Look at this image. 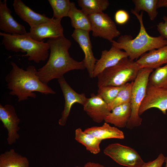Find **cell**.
<instances>
[{"instance_id": "1", "label": "cell", "mask_w": 167, "mask_h": 167, "mask_svg": "<svg viewBox=\"0 0 167 167\" xmlns=\"http://www.w3.org/2000/svg\"><path fill=\"white\" fill-rule=\"evenodd\" d=\"M47 42L50 51L48 60L37 70V75L42 83L47 84L51 80L61 78L69 71L86 68L83 61L78 62L70 56L69 50L72 43L64 36L48 39Z\"/></svg>"}, {"instance_id": "2", "label": "cell", "mask_w": 167, "mask_h": 167, "mask_svg": "<svg viewBox=\"0 0 167 167\" xmlns=\"http://www.w3.org/2000/svg\"><path fill=\"white\" fill-rule=\"evenodd\" d=\"M11 65L12 69L6 75L5 80L9 94L17 96L19 102L27 100L29 97L35 98L34 92L45 95L55 94L47 84L41 81L34 66L29 65L24 70L14 62H11Z\"/></svg>"}, {"instance_id": "3", "label": "cell", "mask_w": 167, "mask_h": 167, "mask_svg": "<svg viewBox=\"0 0 167 167\" xmlns=\"http://www.w3.org/2000/svg\"><path fill=\"white\" fill-rule=\"evenodd\" d=\"M131 12L139 21L140 28L138 34L134 38L129 35H121L117 41H113L111 42L112 45L124 50L128 57L134 60L147 51L158 49L167 45V41L161 36H152L147 32L143 23V11L139 14L132 9Z\"/></svg>"}, {"instance_id": "4", "label": "cell", "mask_w": 167, "mask_h": 167, "mask_svg": "<svg viewBox=\"0 0 167 167\" xmlns=\"http://www.w3.org/2000/svg\"><path fill=\"white\" fill-rule=\"evenodd\" d=\"M0 35L3 37L2 43L6 49L16 52H26L22 56L28 57L30 61L39 63L49 57L48 44L44 41H39L34 40L29 32L22 35L0 32Z\"/></svg>"}, {"instance_id": "5", "label": "cell", "mask_w": 167, "mask_h": 167, "mask_svg": "<svg viewBox=\"0 0 167 167\" xmlns=\"http://www.w3.org/2000/svg\"><path fill=\"white\" fill-rule=\"evenodd\" d=\"M140 69L136 61L128 57L124 58L98 75L97 87L120 86L133 81Z\"/></svg>"}, {"instance_id": "6", "label": "cell", "mask_w": 167, "mask_h": 167, "mask_svg": "<svg viewBox=\"0 0 167 167\" xmlns=\"http://www.w3.org/2000/svg\"><path fill=\"white\" fill-rule=\"evenodd\" d=\"M153 71V70L151 69L140 68L133 81L131 102V112L126 127L127 129H131L141 124L142 119L139 115V110L146 95L149 76Z\"/></svg>"}, {"instance_id": "7", "label": "cell", "mask_w": 167, "mask_h": 167, "mask_svg": "<svg viewBox=\"0 0 167 167\" xmlns=\"http://www.w3.org/2000/svg\"><path fill=\"white\" fill-rule=\"evenodd\" d=\"M104 154L118 164L127 167H141L145 163L134 149L118 143L110 144Z\"/></svg>"}, {"instance_id": "8", "label": "cell", "mask_w": 167, "mask_h": 167, "mask_svg": "<svg viewBox=\"0 0 167 167\" xmlns=\"http://www.w3.org/2000/svg\"><path fill=\"white\" fill-rule=\"evenodd\" d=\"M92 35L106 39L110 42L121 34L115 23L107 14L103 12L88 15Z\"/></svg>"}, {"instance_id": "9", "label": "cell", "mask_w": 167, "mask_h": 167, "mask_svg": "<svg viewBox=\"0 0 167 167\" xmlns=\"http://www.w3.org/2000/svg\"><path fill=\"white\" fill-rule=\"evenodd\" d=\"M152 108L159 109L164 114L167 110V88L153 86L148 83L145 96L141 105L139 112L142 115Z\"/></svg>"}, {"instance_id": "10", "label": "cell", "mask_w": 167, "mask_h": 167, "mask_svg": "<svg viewBox=\"0 0 167 167\" xmlns=\"http://www.w3.org/2000/svg\"><path fill=\"white\" fill-rule=\"evenodd\" d=\"M58 80L65 100L64 108L58 121L59 125L63 126L66 124L72 106L76 103L83 105L87 98L85 94H79L74 90L67 82L64 76Z\"/></svg>"}, {"instance_id": "11", "label": "cell", "mask_w": 167, "mask_h": 167, "mask_svg": "<svg viewBox=\"0 0 167 167\" xmlns=\"http://www.w3.org/2000/svg\"><path fill=\"white\" fill-rule=\"evenodd\" d=\"M0 120L8 131L7 140L9 145L15 143L20 137L18 133L20 128V120L16 112L14 107L12 105H0Z\"/></svg>"}, {"instance_id": "12", "label": "cell", "mask_w": 167, "mask_h": 167, "mask_svg": "<svg viewBox=\"0 0 167 167\" xmlns=\"http://www.w3.org/2000/svg\"><path fill=\"white\" fill-rule=\"evenodd\" d=\"M75 41L79 44L84 54L83 60L90 78H93V72L97 59L94 56L89 32L75 29L71 35Z\"/></svg>"}, {"instance_id": "13", "label": "cell", "mask_w": 167, "mask_h": 167, "mask_svg": "<svg viewBox=\"0 0 167 167\" xmlns=\"http://www.w3.org/2000/svg\"><path fill=\"white\" fill-rule=\"evenodd\" d=\"M61 21L52 18L47 22L30 28L29 32L31 36L36 41H41L46 38H54L64 36V30Z\"/></svg>"}, {"instance_id": "14", "label": "cell", "mask_w": 167, "mask_h": 167, "mask_svg": "<svg viewBox=\"0 0 167 167\" xmlns=\"http://www.w3.org/2000/svg\"><path fill=\"white\" fill-rule=\"evenodd\" d=\"M83 106L84 110L95 122L100 123L111 112L108 105L97 94H91Z\"/></svg>"}, {"instance_id": "15", "label": "cell", "mask_w": 167, "mask_h": 167, "mask_svg": "<svg viewBox=\"0 0 167 167\" xmlns=\"http://www.w3.org/2000/svg\"><path fill=\"white\" fill-rule=\"evenodd\" d=\"M128 57L127 54L113 45L109 50L102 51L100 58L97 60L93 72V78L97 77L105 69L114 66L121 60Z\"/></svg>"}, {"instance_id": "16", "label": "cell", "mask_w": 167, "mask_h": 167, "mask_svg": "<svg viewBox=\"0 0 167 167\" xmlns=\"http://www.w3.org/2000/svg\"><path fill=\"white\" fill-rule=\"evenodd\" d=\"M0 29L10 34H23L26 33L25 27L17 22L11 15L6 0H0Z\"/></svg>"}, {"instance_id": "17", "label": "cell", "mask_w": 167, "mask_h": 167, "mask_svg": "<svg viewBox=\"0 0 167 167\" xmlns=\"http://www.w3.org/2000/svg\"><path fill=\"white\" fill-rule=\"evenodd\" d=\"M140 68L156 69L167 64V45L149 51L135 61Z\"/></svg>"}, {"instance_id": "18", "label": "cell", "mask_w": 167, "mask_h": 167, "mask_svg": "<svg viewBox=\"0 0 167 167\" xmlns=\"http://www.w3.org/2000/svg\"><path fill=\"white\" fill-rule=\"evenodd\" d=\"M13 6L16 14L23 20L27 22L30 28L50 20L44 14L36 13L25 5L21 0H14Z\"/></svg>"}, {"instance_id": "19", "label": "cell", "mask_w": 167, "mask_h": 167, "mask_svg": "<svg viewBox=\"0 0 167 167\" xmlns=\"http://www.w3.org/2000/svg\"><path fill=\"white\" fill-rule=\"evenodd\" d=\"M131 112V103L121 105L114 107L105 119V122L119 128L126 127Z\"/></svg>"}, {"instance_id": "20", "label": "cell", "mask_w": 167, "mask_h": 167, "mask_svg": "<svg viewBox=\"0 0 167 167\" xmlns=\"http://www.w3.org/2000/svg\"><path fill=\"white\" fill-rule=\"evenodd\" d=\"M84 132L90 134L101 140L110 139H123L125 136L123 132L115 126H111L105 122L101 126H94L85 129Z\"/></svg>"}, {"instance_id": "21", "label": "cell", "mask_w": 167, "mask_h": 167, "mask_svg": "<svg viewBox=\"0 0 167 167\" xmlns=\"http://www.w3.org/2000/svg\"><path fill=\"white\" fill-rule=\"evenodd\" d=\"M68 17L70 18L71 26L75 29L83 30L89 32L91 31L88 15L85 14L81 10L77 9L74 2H71Z\"/></svg>"}, {"instance_id": "22", "label": "cell", "mask_w": 167, "mask_h": 167, "mask_svg": "<svg viewBox=\"0 0 167 167\" xmlns=\"http://www.w3.org/2000/svg\"><path fill=\"white\" fill-rule=\"evenodd\" d=\"M0 167H29V162L27 157L11 149L0 155Z\"/></svg>"}, {"instance_id": "23", "label": "cell", "mask_w": 167, "mask_h": 167, "mask_svg": "<svg viewBox=\"0 0 167 167\" xmlns=\"http://www.w3.org/2000/svg\"><path fill=\"white\" fill-rule=\"evenodd\" d=\"M75 139L84 145L87 150L95 154L100 152L101 140L90 134L84 132L80 128L75 130Z\"/></svg>"}, {"instance_id": "24", "label": "cell", "mask_w": 167, "mask_h": 167, "mask_svg": "<svg viewBox=\"0 0 167 167\" xmlns=\"http://www.w3.org/2000/svg\"><path fill=\"white\" fill-rule=\"evenodd\" d=\"M81 10L88 15L103 12L109 5L108 0H78Z\"/></svg>"}, {"instance_id": "25", "label": "cell", "mask_w": 167, "mask_h": 167, "mask_svg": "<svg viewBox=\"0 0 167 167\" xmlns=\"http://www.w3.org/2000/svg\"><path fill=\"white\" fill-rule=\"evenodd\" d=\"M158 0H133L135 6L132 9L135 12L139 13L140 11L147 12L151 20H153L157 16V3Z\"/></svg>"}, {"instance_id": "26", "label": "cell", "mask_w": 167, "mask_h": 167, "mask_svg": "<svg viewBox=\"0 0 167 167\" xmlns=\"http://www.w3.org/2000/svg\"><path fill=\"white\" fill-rule=\"evenodd\" d=\"M53 12V18L62 20L68 17L70 9L71 2L69 0H48Z\"/></svg>"}, {"instance_id": "27", "label": "cell", "mask_w": 167, "mask_h": 167, "mask_svg": "<svg viewBox=\"0 0 167 167\" xmlns=\"http://www.w3.org/2000/svg\"><path fill=\"white\" fill-rule=\"evenodd\" d=\"M148 84L156 87L167 88V64L153 71L149 76Z\"/></svg>"}, {"instance_id": "28", "label": "cell", "mask_w": 167, "mask_h": 167, "mask_svg": "<svg viewBox=\"0 0 167 167\" xmlns=\"http://www.w3.org/2000/svg\"><path fill=\"white\" fill-rule=\"evenodd\" d=\"M133 81L126 84L119 92L116 97L108 105L110 111L115 107L123 104L131 103Z\"/></svg>"}, {"instance_id": "29", "label": "cell", "mask_w": 167, "mask_h": 167, "mask_svg": "<svg viewBox=\"0 0 167 167\" xmlns=\"http://www.w3.org/2000/svg\"><path fill=\"white\" fill-rule=\"evenodd\" d=\"M125 85L120 86H107L99 88L97 95L108 105L115 99Z\"/></svg>"}, {"instance_id": "30", "label": "cell", "mask_w": 167, "mask_h": 167, "mask_svg": "<svg viewBox=\"0 0 167 167\" xmlns=\"http://www.w3.org/2000/svg\"><path fill=\"white\" fill-rule=\"evenodd\" d=\"M130 16L128 13L123 10L117 11L114 15V19L118 24L122 25L126 24L129 20Z\"/></svg>"}, {"instance_id": "31", "label": "cell", "mask_w": 167, "mask_h": 167, "mask_svg": "<svg viewBox=\"0 0 167 167\" xmlns=\"http://www.w3.org/2000/svg\"><path fill=\"white\" fill-rule=\"evenodd\" d=\"M165 158L163 154L161 153L154 160L145 162L141 167H162L165 162Z\"/></svg>"}, {"instance_id": "32", "label": "cell", "mask_w": 167, "mask_h": 167, "mask_svg": "<svg viewBox=\"0 0 167 167\" xmlns=\"http://www.w3.org/2000/svg\"><path fill=\"white\" fill-rule=\"evenodd\" d=\"M163 19V21L157 25V29L160 36L167 41V16H164Z\"/></svg>"}, {"instance_id": "33", "label": "cell", "mask_w": 167, "mask_h": 167, "mask_svg": "<svg viewBox=\"0 0 167 167\" xmlns=\"http://www.w3.org/2000/svg\"><path fill=\"white\" fill-rule=\"evenodd\" d=\"M84 166L86 167H105L99 163L92 162H88L86 163Z\"/></svg>"}, {"instance_id": "34", "label": "cell", "mask_w": 167, "mask_h": 167, "mask_svg": "<svg viewBox=\"0 0 167 167\" xmlns=\"http://www.w3.org/2000/svg\"><path fill=\"white\" fill-rule=\"evenodd\" d=\"M162 7H167V0H158L157 8Z\"/></svg>"}, {"instance_id": "35", "label": "cell", "mask_w": 167, "mask_h": 167, "mask_svg": "<svg viewBox=\"0 0 167 167\" xmlns=\"http://www.w3.org/2000/svg\"><path fill=\"white\" fill-rule=\"evenodd\" d=\"M165 167H167V156L165 157Z\"/></svg>"}, {"instance_id": "36", "label": "cell", "mask_w": 167, "mask_h": 167, "mask_svg": "<svg viewBox=\"0 0 167 167\" xmlns=\"http://www.w3.org/2000/svg\"><path fill=\"white\" fill-rule=\"evenodd\" d=\"M86 167L84 165V166H83V167H82V166H76V167Z\"/></svg>"}]
</instances>
